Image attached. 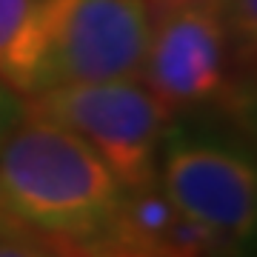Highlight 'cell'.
Here are the masks:
<instances>
[{
  "label": "cell",
  "mask_w": 257,
  "mask_h": 257,
  "mask_svg": "<svg viewBox=\"0 0 257 257\" xmlns=\"http://www.w3.org/2000/svg\"><path fill=\"white\" fill-rule=\"evenodd\" d=\"M123 186L83 138L20 114L0 143V200L26 231L94 243L109 229Z\"/></svg>",
  "instance_id": "obj_1"
},
{
  "label": "cell",
  "mask_w": 257,
  "mask_h": 257,
  "mask_svg": "<svg viewBox=\"0 0 257 257\" xmlns=\"http://www.w3.org/2000/svg\"><path fill=\"white\" fill-rule=\"evenodd\" d=\"M23 111L83 138L123 189L157 177V152L175 117L140 77L43 89L23 97Z\"/></svg>",
  "instance_id": "obj_2"
},
{
  "label": "cell",
  "mask_w": 257,
  "mask_h": 257,
  "mask_svg": "<svg viewBox=\"0 0 257 257\" xmlns=\"http://www.w3.org/2000/svg\"><path fill=\"white\" fill-rule=\"evenodd\" d=\"M146 46V0H43L26 94L69 83L140 77Z\"/></svg>",
  "instance_id": "obj_3"
},
{
  "label": "cell",
  "mask_w": 257,
  "mask_h": 257,
  "mask_svg": "<svg viewBox=\"0 0 257 257\" xmlns=\"http://www.w3.org/2000/svg\"><path fill=\"white\" fill-rule=\"evenodd\" d=\"M149 46L140 80L175 111L231 94V46L214 0H146Z\"/></svg>",
  "instance_id": "obj_4"
},
{
  "label": "cell",
  "mask_w": 257,
  "mask_h": 257,
  "mask_svg": "<svg viewBox=\"0 0 257 257\" xmlns=\"http://www.w3.org/2000/svg\"><path fill=\"white\" fill-rule=\"evenodd\" d=\"M157 180L169 200L234 251L257 229V172L243 152L197 138L169 140Z\"/></svg>",
  "instance_id": "obj_5"
},
{
  "label": "cell",
  "mask_w": 257,
  "mask_h": 257,
  "mask_svg": "<svg viewBox=\"0 0 257 257\" xmlns=\"http://www.w3.org/2000/svg\"><path fill=\"white\" fill-rule=\"evenodd\" d=\"M94 243L135 251L140 257H229L234 248L211 229L169 200L160 180L123 189L109 229Z\"/></svg>",
  "instance_id": "obj_6"
},
{
  "label": "cell",
  "mask_w": 257,
  "mask_h": 257,
  "mask_svg": "<svg viewBox=\"0 0 257 257\" xmlns=\"http://www.w3.org/2000/svg\"><path fill=\"white\" fill-rule=\"evenodd\" d=\"M43 0H0V80L23 97L40 43Z\"/></svg>",
  "instance_id": "obj_7"
},
{
  "label": "cell",
  "mask_w": 257,
  "mask_h": 257,
  "mask_svg": "<svg viewBox=\"0 0 257 257\" xmlns=\"http://www.w3.org/2000/svg\"><path fill=\"white\" fill-rule=\"evenodd\" d=\"M214 9L229 37L234 63L251 66L257 46V0H214Z\"/></svg>",
  "instance_id": "obj_8"
},
{
  "label": "cell",
  "mask_w": 257,
  "mask_h": 257,
  "mask_svg": "<svg viewBox=\"0 0 257 257\" xmlns=\"http://www.w3.org/2000/svg\"><path fill=\"white\" fill-rule=\"evenodd\" d=\"M49 240L52 257H140L135 251L109 246V243H72V240Z\"/></svg>",
  "instance_id": "obj_9"
},
{
  "label": "cell",
  "mask_w": 257,
  "mask_h": 257,
  "mask_svg": "<svg viewBox=\"0 0 257 257\" xmlns=\"http://www.w3.org/2000/svg\"><path fill=\"white\" fill-rule=\"evenodd\" d=\"M0 257H52V246L46 237H29V231L0 234Z\"/></svg>",
  "instance_id": "obj_10"
},
{
  "label": "cell",
  "mask_w": 257,
  "mask_h": 257,
  "mask_svg": "<svg viewBox=\"0 0 257 257\" xmlns=\"http://www.w3.org/2000/svg\"><path fill=\"white\" fill-rule=\"evenodd\" d=\"M20 114H23V97L0 80V143L9 135V128L20 120Z\"/></svg>",
  "instance_id": "obj_11"
},
{
  "label": "cell",
  "mask_w": 257,
  "mask_h": 257,
  "mask_svg": "<svg viewBox=\"0 0 257 257\" xmlns=\"http://www.w3.org/2000/svg\"><path fill=\"white\" fill-rule=\"evenodd\" d=\"M20 231H26V229L12 217L9 209L3 206V200H0V234H20Z\"/></svg>",
  "instance_id": "obj_12"
}]
</instances>
